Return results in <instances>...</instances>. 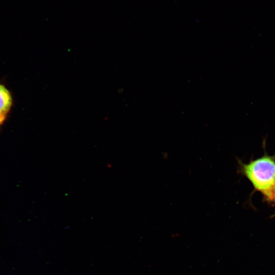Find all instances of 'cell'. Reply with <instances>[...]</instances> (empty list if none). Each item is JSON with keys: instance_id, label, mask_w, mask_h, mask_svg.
Returning a JSON list of instances; mask_svg holds the SVG:
<instances>
[{"instance_id": "1", "label": "cell", "mask_w": 275, "mask_h": 275, "mask_svg": "<svg viewBox=\"0 0 275 275\" xmlns=\"http://www.w3.org/2000/svg\"><path fill=\"white\" fill-rule=\"evenodd\" d=\"M241 172L249 180L257 190L271 200L275 187V161L264 156L249 163L239 162Z\"/></svg>"}, {"instance_id": "2", "label": "cell", "mask_w": 275, "mask_h": 275, "mask_svg": "<svg viewBox=\"0 0 275 275\" xmlns=\"http://www.w3.org/2000/svg\"><path fill=\"white\" fill-rule=\"evenodd\" d=\"M13 105L10 91L4 85L0 84V114L7 116Z\"/></svg>"}, {"instance_id": "3", "label": "cell", "mask_w": 275, "mask_h": 275, "mask_svg": "<svg viewBox=\"0 0 275 275\" xmlns=\"http://www.w3.org/2000/svg\"><path fill=\"white\" fill-rule=\"evenodd\" d=\"M6 117L7 116L0 114V127L4 123Z\"/></svg>"}, {"instance_id": "4", "label": "cell", "mask_w": 275, "mask_h": 275, "mask_svg": "<svg viewBox=\"0 0 275 275\" xmlns=\"http://www.w3.org/2000/svg\"><path fill=\"white\" fill-rule=\"evenodd\" d=\"M271 200H273L275 202V187L273 191Z\"/></svg>"}]
</instances>
